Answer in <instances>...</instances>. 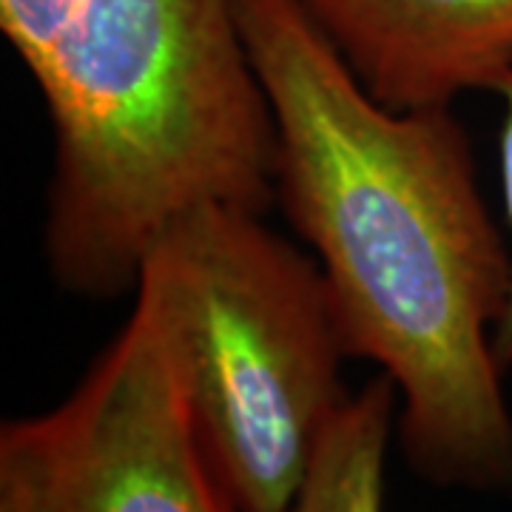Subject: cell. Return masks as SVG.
Wrapping results in <instances>:
<instances>
[{"label": "cell", "mask_w": 512, "mask_h": 512, "mask_svg": "<svg viewBox=\"0 0 512 512\" xmlns=\"http://www.w3.org/2000/svg\"><path fill=\"white\" fill-rule=\"evenodd\" d=\"M376 103L453 109L512 72V0H296Z\"/></svg>", "instance_id": "obj_5"}, {"label": "cell", "mask_w": 512, "mask_h": 512, "mask_svg": "<svg viewBox=\"0 0 512 512\" xmlns=\"http://www.w3.org/2000/svg\"><path fill=\"white\" fill-rule=\"evenodd\" d=\"M276 131L274 202L311 248L350 359L396 387L410 470L512 493V413L495 359L510 242L453 109L376 103L296 0H234Z\"/></svg>", "instance_id": "obj_1"}, {"label": "cell", "mask_w": 512, "mask_h": 512, "mask_svg": "<svg viewBox=\"0 0 512 512\" xmlns=\"http://www.w3.org/2000/svg\"><path fill=\"white\" fill-rule=\"evenodd\" d=\"M0 512H239L194 433L148 282L63 402L3 421Z\"/></svg>", "instance_id": "obj_4"}, {"label": "cell", "mask_w": 512, "mask_h": 512, "mask_svg": "<svg viewBox=\"0 0 512 512\" xmlns=\"http://www.w3.org/2000/svg\"><path fill=\"white\" fill-rule=\"evenodd\" d=\"M0 29L49 114L60 288L114 299L185 211L274 205V114L234 0H0Z\"/></svg>", "instance_id": "obj_2"}, {"label": "cell", "mask_w": 512, "mask_h": 512, "mask_svg": "<svg viewBox=\"0 0 512 512\" xmlns=\"http://www.w3.org/2000/svg\"><path fill=\"white\" fill-rule=\"evenodd\" d=\"M501 97V131H498V183H501V208H504V225H507V242H510V293L504 313L495 325L493 348L501 370L512 367V72L495 86Z\"/></svg>", "instance_id": "obj_7"}, {"label": "cell", "mask_w": 512, "mask_h": 512, "mask_svg": "<svg viewBox=\"0 0 512 512\" xmlns=\"http://www.w3.org/2000/svg\"><path fill=\"white\" fill-rule=\"evenodd\" d=\"M140 279L160 299L185 407L222 490L239 512H282L353 396L319 262L262 211L205 202L165 228Z\"/></svg>", "instance_id": "obj_3"}, {"label": "cell", "mask_w": 512, "mask_h": 512, "mask_svg": "<svg viewBox=\"0 0 512 512\" xmlns=\"http://www.w3.org/2000/svg\"><path fill=\"white\" fill-rule=\"evenodd\" d=\"M396 416V387L379 373L330 424L311 473L282 512H387L384 470Z\"/></svg>", "instance_id": "obj_6"}]
</instances>
